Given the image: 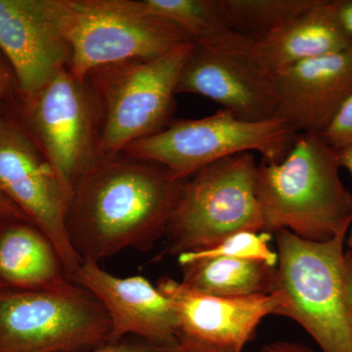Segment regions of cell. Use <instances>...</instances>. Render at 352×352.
Returning a JSON list of instances; mask_svg holds the SVG:
<instances>
[{
	"instance_id": "obj_21",
	"label": "cell",
	"mask_w": 352,
	"mask_h": 352,
	"mask_svg": "<svg viewBox=\"0 0 352 352\" xmlns=\"http://www.w3.org/2000/svg\"><path fill=\"white\" fill-rule=\"evenodd\" d=\"M272 234L242 231L233 234L219 244L204 250V251L185 252L177 256V259H195L207 258H228L259 261L276 267L277 252L270 247Z\"/></svg>"
},
{
	"instance_id": "obj_19",
	"label": "cell",
	"mask_w": 352,
	"mask_h": 352,
	"mask_svg": "<svg viewBox=\"0 0 352 352\" xmlns=\"http://www.w3.org/2000/svg\"><path fill=\"white\" fill-rule=\"evenodd\" d=\"M146 12L173 23L194 43H207L232 32L219 0H140Z\"/></svg>"
},
{
	"instance_id": "obj_28",
	"label": "cell",
	"mask_w": 352,
	"mask_h": 352,
	"mask_svg": "<svg viewBox=\"0 0 352 352\" xmlns=\"http://www.w3.org/2000/svg\"><path fill=\"white\" fill-rule=\"evenodd\" d=\"M339 162L342 168H346L352 175V145L338 151ZM349 249L352 250V227L346 238Z\"/></svg>"
},
{
	"instance_id": "obj_2",
	"label": "cell",
	"mask_w": 352,
	"mask_h": 352,
	"mask_svg": "<svg viewBox=\"0 0 352 352\" xmlns=\"http://www.w3.org/2000/svg\"><path fill=\"white\" fill-rule=\"evenodd\" d=\"M338 151L320 134L300 133L278 163L258 164L256 192L263 232L288 230L302 239L347 238L352 193L340 179Z\"/></svg>"
},
{
	"instance_id": "obj_8",
	"label": "cell",
	"mask_w": 352,
	"mask_h": 352,
	"mask_svg": "<svg viewBox=\"0 0 352 352\" xmlns=\"http://www.w3.org/2000/svg\"><path fill=\"white\" fill-rule=\"evenodd\" d=\"M110 331L103 305L78 285L0 288V352H92L108 344Z\"/></svg>"
},
{
	"instance_id": "obj_6",
	"label": "cell",
	"mask_w": 352,
	"mask_h": 352,
	"mask_svg": "<svg viewBox=\"0 0 352 352\" xmlns=\"http://www.w3.org/2000/svg\"><path fill=\"white\" fill-rule=\"evenodd\" d=\"M298 133L285 120L247 122L220 109L197 120H173L154 135L126 148L124 154L164 166L185 180L226 157L258 153L263 161L278 163L287 156Z\"/></svg>"
},
{
	"instance_id": "obj_5",
	"label": "cell",
	"mask_w": 352,
	"mask_h": 352,
	"mask_svg": "<svg viewBox=\"0 0 352 352\" xmlns=\"http://www.w3.org/2000/svg\"><path fill=\"white\" fill-rule=\"evenodd\" d=\"M258 163L252 153L226 157L183 183L164 237L166 254L204 251L242 231H263L256 192Z\"/></svg>"
},
{
	"instance_id": "obj_22",
	"label": "cell",
	"mask_w": 352,
	"mask_h": 352,
	"mask_svg": "<svg viewBox=\"0 0 352 352\" xmlns=\"http://www.w3.org/2000/svg\"><path fill=\"white\" fill-rule=\"evenodd\" d=\"M320 135L336 151L352 145V95L340 106Z\"/></svg>"
},
{
	"instance_id": "obj_17",
	"label": "cell",
	"mask_w": 352,
	"mask_h": 352,
	"mask_svg": "<svg viewBox=\"0 0 352 352\" xmlns=\"http://www.w3.org/2000/svg\"><path fill=\"white\" fill-rule=\"evenodd\" d=\"M52 241L27 219H0V288L59 291L74 286Z\"/></svg>"
},
{
	"instance_id": "obj_14",
	"label": "cell",
	"mask_w": 352,
	"mask_h": 352,
	"mask_svg": "<svg viewBox=\"0 0 352 352\" xmlns=\"http://www.w3.org/2000/svg\"><path fill=\"white\" fill-rule=\"evenodd\" d=\"M157 288L170 298L177 316L179 337L220 352H242L261 322L278 315L284 305L279 292L247 298H221L196 293L171 278Z\"/></svg>"
},
{
	"instance_id": "obj_12",
	"label": "cell",
	"mask_w": 352,
	"mask_h": 352,
	"mask_svg": "<svg viewBox=\"0 0 352 352\" xmlns=\"http://www.w3.org/2000/svg\"><path fill=\"white\" fill-rule=\"evenodd\" d=\"M0 50L15 74L13 100L27 103L68 68L63 0H0Z\"/></svg>"
},
{
	"instance_id": "obj_29",
	"label": "cell",
	"mask_w": 352,
	"mask_h": 352,
	"mask_svg": "<svg viewBox=\"0 0 352 352\" xmlns=\"http://www.w3.org/2000/svg\"><path fill=\"white\" fill-rule=\"evenodd\" d=\"M180 352H220L187 338L179 337Z\"/></svg>"
},
{
	"instance_id": "obj_13",
	"label": "cell",
	"mask_w": 352,
	"mask_h": 352,
	"mask_svg": "<svg viewBox=\"0 0 352 352\" xmlns=\"http://www.w3.org/2000/svg\"><path fill=\"white\" fill-rule=\"evenodd\" d=\"M72 282L94 295L107 312L111 322L108 344L132 336L160 346H179L173 303L146 278L113 276L98 263L83 261Z\"/></svg>"
},
{
	"instance_id": "obj_15",
	"label": "cell",
	"mask_w": 352,
	"mask_h": 352,
	"mask_svg": "<svg viewBox=\"0 0 352 352\" xmlns=\"http://www.w3.org/2000/svg\"><path fill=\"white\" fill-rule=\"evenodd\" d=\"M272 78L276 118L298 134H321L352 95V50L305 60Z\"/></svg>"
},
{
	"instance_id": "obj_30",
	"label": "cell",
	"mask_w": 352,
	"mask_h": 352,
	"mask_svg": "<svg viewBox=\"0 0 352 352\" xmlns=\"http://www.w3.org/2000/svg\"><path fill=\"white\" fill-rule=\"evenodd\" d=\"M344 265H346V281L347 296L351 303L352 310V250H347L346 258H344Z\"/></svg>"
},
{
	"instance_id": "obj_20",
	"label": "cell",
	"mask_w": 352,
	"mask_h": 352,
	"mask_svg": "<svg viewBox=\"0 0 352 352\" xmlns=\"http://www.w3.org/2000/svg\"><path fill=\"white\" fill-rule=\"evenodd\" d=\"M320 0H219L229 27L249 38H258L296 19Z\"/></svg>"
},
{
	"instance_id": "obj_4",
	"label": "cell",
	"mask_w": 352,
	"mask_h": 352,
	"mask_svg": "<svg viewBox=\"0 0 352 352\" xmlns=\"http://www.w3.org/2000/svg\"><path fill=\"white\" fill-rule=\"evenodd\" d=\"M193 45L182 44L151 59L106 65L87 76L100 113V159L119 156L173 122L176 87Z\"/></svg>"
},
{
	"instance_id": "obj_27",
	"label": "cell",
	"mask_w": 352,
	"mask_h": 352,
	"mask_svg": "<svg viewBox=\"0 0 352 352\" xmlns=\"http://www.w3.org/2000/svg\"><path fill=\"white\" fill-rule=\"evenodd\" d=\"M258 352H314L302 344L289 342H276L264 346Z\"/></svg>"
},
{
	"instance_id": "obj_23",
	"label": "cell",
	"mask_w": 352,
	"mask_h": 352,
	"mask_svg": "<svg viewBox=\"0 0 352 352\" xmlns=\"http://www.w3.org/2000/svg\"><path fill=\"white\" fill-rule=\"evenodd\" d=\"M92 352H180V346H160L140 338L127 337L116 344H106Z\"/></svg>"
},
{
	"instance_id": "obj_7",
	"label": "cell",
	"mask_w": 352,
	"mask_h": 352,
	"mask_svg": "<svg viewBox=\"0 0 352 352\" xmlns=\"http://www.w3.org/2000/svg\"><path fill=\"white\" fill-rule=\"evenodd\" d=\"M63 6L68 69L82 82L106 65L163 56L193 43L177 25L146 12L140 0H63Z\"/></svg>"
},
{
	"instance_id": "obj_26",
	"label": "cell",
	"mask_w": 352,
	"mask_h": 352,
	"mask_svg": "<svg viewBox=\"0 0 352 352\" xmlns=\"http://www.w3.org/2000/svg\"><path fill=\"white\" fill-rule=\"evenodd\" d=\"M0 219H27L17 206L14 205L6 196L0 192Z\"/></svg>"
},
{
	"instance_id": "obj_18",
	"label": "cell",
	"mask_w": 352,
	"mask_h": 352,
	"mask_svg": "<svg viewBox=\"0 0 352 352\" xmlns=\"http://www.w3.org/2000/svg\"><path fill=\"white\" fill-rule=\"evenodd\" d=\"M183 286L221 298H247L276 292V267L259 261L228 258L177 259Z\"/></svg>"
},
{
	"instance_id": "obj_25",
	"label": "cell",
	"mask_w": 352,
	"mask_h": 352,
	"mask_svg": "<svg viewBox=\"0 0 352 352\" xmlns=\"http://www.w3.org/2000/svg\"><path fill=\"white\" fill-rule=\"evenodd\" d=\"M340 24L352 46V0H335Z\"/></svg>"
},
{
	"instance_id": "obj_10",
	"label": "cell",
	"mask_w": 352,
	"mask_h": 352,
	"mask_svg": "<svg viewBox=\"0 0 352 352\" xmlns=\"http://www.w3.org/2000/svg\"><path fill=\"white\" fill-rule=\"evenodd\" d=\"M0 192L52 241L72 280L82 261L67 232L69 197L16 113L0 118Z\"/></svg>"
},
{
	"instance_id": "obj_24",
	"label": "cell",
	"mask_w": 352,
	"mask_h": 352,
	"mask_svg": "<svg viewBox=\"0 0 352 352\" xmlns=\"http://www.w3.org/2000/svg\"><path fill=\"white\" fill-rule=\"evenodd\" d=\"M16 76L8 60L0 50V118L3 115L4 104L16 91Z\"/></svg>"
},
{
	"instance_id": "obj_11",
	"label": "cell",
	"mask_w": 352,
	"mask_h": 352,
	"mask_svg": "<svg viewBox=\"0 0 352 352\" xmlns=\"http://www.w3.org/2000/svg\"><path fill=\"white\" fill-rule=\"evenodd\" d=\"M197 94L247 122L276 119L272 74L250 54L248 36L232 32L208 43H194L176 94Z\"/></svg>"
},
{
	"instance_id": "obj_3",
	"label": "cell",
	"mask_w": 352,
	"mask_h": 352,
	"mask_svg": "<svg viewBox=\"0 0 352 352\" xmlns=\"http://www.w3.org/2000/svg\"><path fill=\"white\" fill-rule=\"evenodd\" d=\"M277 242L276 292L281 316L293 319L323 352H352V310L347 296L346 238L312 242L288 230Z\"/></svg>"
},
{
	"instance_id": "obj_1",
	"label": "cell",
	"mask_w": 352,
	"mask_h": 352,
	"mask_svg": "<svg viewBox=\"0 0 352 352\" xmlns=\"http://www.w3.org/2000/svg\"><path fill=\"white\" fill-rule=\"evenodd\" d=\"M184 180L127 156L100 159L74 190L66 217L82 261L100 263L127 248L147 252L166 235Z\"/></svg>"
},
{
	"instance_id": "obj_16",
	"label": "cell",
	"mask_w": 352,
	"mask_h": 352,
	"mask_svg": "<svg viewBox=\"0 0 352 352\" xmlns=\"http://www.w3.org/2000/svg\"><path fill=\"white\" fill-rule=\"evenodd\" d=\"M248 50L270 74L305 60L352 50L338 18L335 0H320L309 11L258 38Z\"/></svg>"
},
{
	"instance_id": "obj_9",
	"label": "cell",
	"mask_w": 352,
	"mask_h": 352,
	"mask_svg": "<svg viewBox=\"0 0 352 352\" xmlns=\"http://www.w3.org/2000/svg\"><path fill=\"white\" fill-rule=\"evenodd\" d=\"M14 112L55 170L71 200L78 183L100 160V113L87 80L60 71Z\"/></svg>"
}]
</instances>
